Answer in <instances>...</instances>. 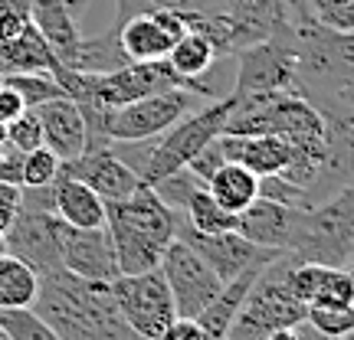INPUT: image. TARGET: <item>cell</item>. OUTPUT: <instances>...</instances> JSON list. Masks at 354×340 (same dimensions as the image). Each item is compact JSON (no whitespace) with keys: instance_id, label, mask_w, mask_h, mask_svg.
Returning a JSON list of instances; mask_svg holds the SVG:
<instances>
[{"instance_id":"6da1fadb","label":"cell","mask_w":354,"mask_h":340,"mask_svg":"<svg viewBox=\"0 0 354 340\" xmlns=\"http://www.w3.org/2000/svg\"><path fill=\"white\" fill-rule=\"evenodd\" d=\"M33 311L59 334V340H145L118 314L112 281L79 278L66 268L39 272Z\"/></svg>"},{"instance_id":"7a4b0ae2","label":"cell","mask_w":354,"mask_h":340,"mask_svg":"<svg viewBox=\"0 0 354 340\" xmlns=\"http://www.w3.org/2000/svg\"><path fill=\"white\" fill-rule=\"evenodd\" d=\"M105 229L122 275L151 272L174 242V210L148 183H138L131 197L105 203Z\"/></svg>"},{"instance_id":"3957f363","label":"cell","mask_w":354,"mask_h":340,"mask_svg":"<svg viewBox=\"0 0 354 340\" xmlns=\"http://www.w3.org/2000/svg\"><path fill=\"white\" fill-rule=\"evenodd\" d=\"M292 262H299L295 252H279L272 262L266 265L259 278L253 281V288L246 294V301L240 304V311L233 317L230 324V334L227 337L233 340H266L269 334H276L282 328H295L302 324L305 314H308V304L299 301L292 294L289 275Z\"/></svg>"},{"instance_id":"277c9868","label":"cell","mask_w":354,"mask_h":340,"mask_svg":"<svg viewBox=\"0 0 354 340\" xmlns=\"http://www.w3.org/2000/svg\"><path fill=\"white\" fill-rule=\"evenodd\" d=\"M299 262L354 268V180L328 200L299 213L292 249Z\"/></svg>"},{"instance_id":"5b68a950","label":"cell","mask_w":354,"mask_h":340,"mask_svg":"<svg viewBox=\"0 0 354 340\" xmlns=\"http://www.w3.org/2000/svg\"><path fill=\"white\" fill-rule=\"evenodd\" d=\"M233 105H236L233 95L210 99V101H203L201 108H194L190 114H184L177 125L167 128L165 134H158L154 151H151V157H148V167H145V174H141V183L151 187L161 177L187 167L210 141L223 134L230 114H233Z\"/></svg>"},{"instance_id":"8992f818","label":"cell","mask_w":354,"mask_h":340,"mask_svg":"<svg viewBox=\"0 0 354 340\" xmlns=\"http://www.w3.org/2000/svg\"><path fill=\"white\" fill-rule=\"evenodd\" d=\"M236 56H240V72L230 92L236 101L266 99V95H302L295 76V50L286 37L263 39Z\"/></svg>"},{"instance_id":"52a82bcc","label":"cell","mask_w":354,"mask_h":340,"mask_svg":"<svg viewBox=\"0 0 354 340\" xmlns=\"http://www.w3.org/2000/svg\"><path fill=\"white\" fill-rule=\"evenodd\" d=\"M201 101H210V99H201L190 88H171V92H161V95H148V99L128 101L122 108H112L109 125H105V144L109 141L158 138L171 125H177L184 114L201 108Z\"/></svg>"},{"instance_id":"ba28073f","label":"cell","mask_w":354,"mask_h":340,"mask_svg":"<svg viewBox=\"0 0 354 340\" xmlns=\"http://www.w3.org/2000/svg\"><path fill=\"white\" fill-rule=\"evenodd\" d=\"M112 298L125 324L145 340H158L161 330L177 317L174 298H171L161 268L138 272V275H118L112 281Z\"/></svg>"},{"instance_id":"9c48e42d","label":"cell","mask_w":354,"mask_h":340,"mask_svg":"<svg viewBox=\"0 0 354 340\" xmlns=\"http://www.w3.org/2000/svg\"><path fill=\"white\" fill-rule=\"evenodd\" d=\"M174 239L190 246L220 275V281H230L233 275H240L243 268L266 265L279 252H286V249H266V246L243 239L236 229H230V232H197L180 213H174Z\"/></svg>"},{"instance_id":"30bf717a","label":"cell","mask_w":354,"mask_h":340,"mask_svg":"<svg viewBox=\"0 0 354 340\" xmlns=\"http://www.w3.org/2000/svg\"><path fill=\"white\" fill-rule=\"evenodd\" d=\"M161 275H165L171 298H174L177 317H194L201 314L207 304L216 298V291L223 288V281L201 255L180 239H174L161 255Z\"/></svg>"},{"instance_id":"8fae6325","label":"cell","mask_w":354,"mask_h":340,"mask_svg":"<svg viewBox=\"0 0 354 340\" xmlns=\"http://www.w3.org/2000/svg\"><path fill=\"white\" fill-rule=\"evenodd\" d=\"M63 229L66 223L56 213L20 210L10 229L3 232V246L10 255L24 259L37 272L63 268Z\"/></svg>"},{"instance_id":"7c38bea8","label":"cell","mask_w":354,"mask_h":340,"mask_svg":"<svg viewBox=\"0 0 354 340\" xmlns=\"http://www.w3.org/2000/svg\"><path fill=\"white\" fill-rule=\"evenodd\" d=\"M59 174L82 180V183H86L88 190H95L105 203L125 200L141 183V177L135 174L122 157H115V151L109 144H92V148H86L79 157L63 161V164H59Z\"/></svg>"},{"instance_id":"4fadbf2b","label":"cell","mask_w":354,"mask_h":340,"mask_svg":"<svg viewBox=\"0 0 354 340\" xmlns=\"http://www.w3.org/2000/svg\"><path fill=\"white\" fill-rule=\"evenodd\" d=\"M122 50L131 63H151V59H165L171 46L187 33L184 17L177 10H145L128 17L125 23L115 26Z\"/></svg>"},{"instance_id":"5bb4252c","label":"cell","mask_w":354,"mask_h":340,"mask_svg":"<svg viewBox=\"0 0 354 340\" xmlns=\"http://www.w3.org/2000/svg\"><path fill=\"white\" fill-rule=\"evenodd\" d=\"M63 268L79 278H92V281H115L122 275L118 262H115L112 236L105 226L95 229H63Z\"/></svg>"},{"instance_id":"9a60e30c","label":"cell","mask_w":354,"mask_h":340,"mask_svg":"<svg viewBox=\"0 0 354 340\" xmlns=\"http://www.w3.org/2000/svg\"><path fill=\"white\" fill-rule=\"evenodd\" d=\"M33 112H37L39 128H43V144H46L59 161H73V157H79V154L86 151V144H88L86 121H82L79 105L69 99V95L43 101Z\"/></svg>"},{"instance_id":"2e32d148","label":"cell","mask_w":354,"mask_h":340,"mask_svg":"<svg viewBox=\"0 0 354 340\" xmlns=\"http://www.w3.org/2000/svg\"><path fill=\"white\" fill-rule=\"evenodd\" d=\"M299 213L302 210L256 197L243 213H236V232L243 239L256 242V246H266V249H292Z\"/></svg>"},{"instance_id":"e0dca14e","label":"cell","mask_w":354,"mask_h":340,"mask_svg":"<svg viewBox=\"0 0 354 340\" xmlns=\"http://www.w3.org/2000/svg\"><path fill=\"white\" fill-rule=\"evenodd\" d=\"M216 141L227 161L250 167L256 177L282 174L292 164V144L279 134H220Z\"/></svg>"},{"instance_id":"ac0fdd59","label":"cell","mask_w":354,"mask_h":340,"mask_svg":"<svg viewBox=\"0 0 354 340\" xmlns=\"http://www.w3.org/2000/svg\"><path fill=\"white\" fill-rule=\"evenodd\" d=\"M56 59L73 72H92V76H105V72H115V69L131 63L122 50V39H118L115 26H109L99 37H79L76 43L56 50Z\"/></svg>"},{"instance_id":"d6986e66","label":"cell","mask_w":354,"mask_h":340,"mask_svg":"<svg viewBox=\"0 0 354 340\" xmlns=\"http://www.w3.org/2000/svg\"><path fill=\"white\" fill-rule=\"evenodd\" d=\"M53 213L63 219L66 226L95 229L105 226V200L95 190H88L76 177L59 174L53 183Z\"/></svg>"},{"instance_id":"ffe728a7","label":"cell","mask_w":354,"mask_h":340,"mask_svg":"<svg viewBox=\"0 0 354 340\" xmlns=\"http://www.w3.org/2000/svg\"><path fill=\"white\" fill-rule=\"evenodd\" d=\"M266 265H250V268H243L240 275H233L230 281H223V288L216 291V298L203 308L201 314H197V324H201V330L207 334V340H220V337H227L230 334L233 317H236L240 304L246 301V294H250V288H253V281L259 278V272H263Z\"/></svg>"},{"instance_id":"44dd1931","label":"cell","mask_w":354,"mask_h":340,"mask_svg":"<svg viewBox=\"0 0 354 340\" xmlns=\"http://www.w3.org/2000/svg\"><path fill=\"white\" fill-rule=\"evenodd\" d=\"M56 52L46 43V37L37 30V23H26L17 37L0 39V72H53Z\"/></svg>"},{"instance_id":"7402d4cb","label":"cell","mask_w":354,"mask_h":340,"mask_svg":"<svg viewBox=\"0 0 354 340\" xmlns=\"http://www.w3.org/2000/svg\"><path fill=\"white\" fill-rule=\"evenodd\" d=\"M207 190H210V197H214L223 210L243 213V210L259 197V177H256L250 167L227 161V164L207 180Z\"/></svg>"},{"instance_id":"603a6c76","label":"cell","mask_w":354,"mask_h":340,"mask_svg":"<svg viewBox=\"0 0 354 340\" xmlns=\"http://www.w3.org/2000/svg\"><path fill=\"white\" fill-rule=\"evenodd\" d=\"M39 291V272L24 259L0 255V308H33Z\"/></svg>"},{"instance_id":"cb8c5ba5","label":"cell","mask_w":354,"mask_h":340,"mask_svg":"<svg viewBox=\"0 0 354 340\" xmlns=\"http://www.w3.org/2000/svg\"><path fill=\"white\" fill-rule=\"evenodd\" d=\"M33 23L46 37V43L53 46V52L76 43L82 33L76 26V17L66 10L63 0H33Z\"/></svg>"},{"instance_id":"d4e9b609","label":"cell","mask_w":354,"mask_h":340,"mask_svg":"<svg viewBox=\"0 0 354 340\" xmlns=\"http://www.w3.org/2000/svg\"><path fill=\"white\" fill-rule=\"evenodd\" d=\"M167 63L174 66L177 76L184 79H201L210 66L216 63V50L214 43L207 37H201V33H194V30H187L184 37L177 39L174 46H171V52L165 56Z\"/></svg>"},{"instance_id":"484cf974","label":"cell","mask_w":354,"mask_h":340,"mask_svg":"<svg viewBox=\"0 0 354 340\" xmlns=\"http://www.w3.org/2000/svg\"><path fill=\"white\" fill-rule=\"evenodd\" d=\"M180 216H184L197 232H230V229H236V213L223 210V206L210 197L207 187H197L190 193L187 203H184V210H180Z\"/></svg>"},{"instance_id":"4316f807","label":"cell","mask_w":354,"mask_h":340,"mask_svg":"<svg viewBox=\"0 0 354 340\" xmlns=\"http://www.w3.org/2000/svg\"><path fill=\"white\" fill-rule=\"evenodd\" d=\"M0 330L10 340H59L33 308H0Z\"/></svg>"},{"instance_id":"83f0119b","label":"cell","mask_w":354,"mask_h":340,"mask_svg":"<svg viewBox=\"0 0 354 340\" xmlns=\"http://www.w3.org/2000/svg\"><path fill=\"white\" fill-rule=\"evenodd\" d=\"M354 304V272L351 268H331L325 265L322 281L315 288V298L308 308H344Z\"/></svg>"},{"instance_id":"f1b7e54d","label":"cell","mask_w":354,"mask_h":340,"mask_svg":"<svg viewBox=\"0 0 354 340\" xmlns=\"http://www.w3.org/2000/svg\"><path fill=\"white\" fill-rule=\"evenodd\" d=\"M3 82L20 92L26 108H37L43 101H53V99H59V95H66L53 72H13V76H3Z\"/></svg>"},{"instance_id":"f546056e","label":"cell","mask_w":354,"mask_h":340,"mask_svg":"<svg viewBox=\"0 0 354 340\" xmlns=\"http://www.w3.org/2000/svg\"><path fill=\"white\" fill-rule=\"evenodd\" d=\"M59 157L46 148V144H39L33 151L24 154V180H20V187H46V183H56V177H59Z\"/></svg>"},{"instance_id":"4dcf8cb0","label":"cell","mask_w":354,"mask_h":340,"mask_svg":"<svg viewBox=\"0 0 354 340\" xmlns=\"http://www.w3.org/2000/svg\"><path fill=\"white\" fill-rule=\"evenodd\" d=\"M259 197H263V200H272V203H282V206H292V210H312L308 193L282 174L259 177Z\"/></svg>"},{"instance_id":"1f68e13d","label":"cell","mask_w":354,"mask_h":340,"mask_svg":"<svg viewBox=\"0 0 354 340\" xmlns=\"http://www.w3.org/2000/svg\"><path fill=\"white\" fill-rule=\"evenodd\" d=\"M197 187H203V180H197V177L187 170V167H180V170H174V174L161 177L158 183H151V190L167 203V206H171V210H174V213H180V210H184L187 197Z\"/></svg>"},{"instance_id":"d6a6232c","label":"cell","mask_w":354,"mask_h":340,"mask_svg":"<svg viewBox=\"0 0 354 340\" xmlns=\"http://www.w3.org/2000/svg\"><path fill=\"white\" fill-rule=\"evenodd\" d=\"M305 324H312L325 337L338 340L348 330H354V304H344V308H308Z\"/></svg>"},{"instance_id":"836d02e7","label":"cell","mask_w":354,"mask_h":340,"mask_svg":"<svg viewBox=\"0 0 354 340\" xmlns=\"http://www.w3.org/2000/svg\"><path fill=\"white\" fill-rule=\"evenodd\" d=\"M305 3L322 26L338 33H354V0H305Z\"/></svg>"},{"instance_id":"e575fe53","label":"cell","mask_w":354,"mask_h":340,"mask_svg":"<svg viewBox=\"0 0 354 340\" xmlns=\"http://www.w3.org/2000/svg\"><path fill=\"white\" fill-rule=\"evenodd\" d=\"M7 144H13L17 151H33L43 144V128H39V118L33 108H26L20 118H13L7 125Z\"/></svg>"},{"instance_id":"d590c367","label":"cell","mask_w":354,"mask_h":340,"mask_svg":"<svg viewBox=\"0 0 354 340\" xmlns=\"http://www.w3.org/2000/svg\"><path fill=\"white\" fill-rule=\"evenodd\" d=\"M26 23H33V0H0V39L17 37Z\"/></svg>"},{"instance_id":"8d00e7d4","label":"cell","mask_w":354,"mask_h":340,"mask_svg":"<svg viewBox=\"0 0 354 340\" xmlns=\"http://www.w3.org/2000/svg\"><path fill=\"white\" fill-rule=\"evenodd\" d=\"M223 164H227V157H223V151H220V141L214 138L201 154H197V157H194V161H190L187 170L197 177V180H203V187H207V180H210Z\"/></svg>"},{"instance_id":"74e56055","label":"cell","mask_w":354,"mask_h":340,"mask_svg":"<svg viewBox=\"0 0 354 340\" xmlns=\"http://www.w3.org/2000/svg\"><path fill=\"white\" fill-rule=\"evenodd\" d=\"M0 180L17 187L24 180V151H17L13 144H0Z\"/></svg>"},{"instance_id":"f35d334b","label":"cell","mask_w":354,"mask_h":340,"mask_svg":"<svg viewBox=\"0 0 354 340\" xmlns=\"http://www.w3.org/2000/svg\"><path fill=\"white\" fill-rule=\"evenodd\" d=\"M20 213V187L0 180V236L10 229V223Z\"/></svg>"},{"instance_id":"ab89813d","label":"cell","mask_w":354,"mask_h":340,"mask_svg":"<svg viewBox=\"0 0 354 340\" xmlns=\"http://www.w3.org/2000/svg\"><path fill=\"white\" fill-rule=\"evenodd\" d=\"M158 340H207V334L201 330V324L194 317H174Z\"/></svg>"},{"instance_id":"60d3db41","label":"cell","mask_w":354,"mask_h":340,"mask_svg":"<svg viewBox=\"0 0 354 340\" xmlns=\"http://www.w3.org/2000/svg\"><path fill=\"white\" fill-rule=\"evenodd\" d=\"M24 112H26V105H24V99H20V92L3 82V86H0V118L10 125L13 118H20Z\"/></svg>"},{"instance_id":"b9f144b4","label":"cell","mask_w":354,"mask_h":340,"mask_svg":"<svg viewBox=\"0 0 354 340\" xmlns=\"http://www.w3.org/2000/svg\"><path fill=\"white\" fill-rule=\"evenodd\" d=\"M318 112H335V114H351L354 118V79L348 82V86L335 95V99L328 101V105H322Z\"/></svg>"},{"instance_id":"7bdbcfd3","label":"cell","mask_w":354,"mask_h":340,"mask_svg":"<svg viewBox=\"0 0 354 340\" xmlns=\"http://www.w3.org/2000/svg\"><path fill=\"white\" fill-rule=\"evenodd\" d=\"M266 340H302V334H299V324H295V328H282L276 334H269Z\"/></svg>"},{"instance_id":"ee69618b","label":"cell","mask_w":354,"mask_h":340,"mask_svg":"<svg viewBox=\"0 0 354 340\" xmlns=\"http://www.w3.org/2000/svg\"><path fill=\"white\" fill-rule=\"evenodd\" d=\"M299 334H302V340H331V337H325V334H318L315 328H312V324H299Z\"/></svg>"},{"instance_id":"f6af8a7d","label":"cell","mask_w":354,"mask_h":340,"mask_svg":"<svg viewBox=\"0 0 354 340\" xmlns=\"http://www.w3.org/2000/svg\"><path fill=\"white\" fill-rule=\"evenodd\" d=\"M0 144H7V121L0 118Z\"/></svg>"},{"instance_id":"bcb514c9","label":"cell","mask_w":354,"mask_h":340,"mask_svg":"<svg viewBox=\"0 0 354 340\" xmlns=\"http://www.w3.org/2000/svg\"><path fill=\"white\" fill-rule=\"evenodd\" d=\"M338 340H354V330H348V334H344V337H338Z\"/></svg>"},{"instance_id":"7dc6e473","label":"cell","mask_w":354,"mask_h":340,"mask_svg":"<svg viewBox=\"0 0 354 340\" xmlns=\"http://www.w3.org/2000/svg\"><path fill=\"white\" fill-rule=\"evenodd\" d=\"M3 252H7V246H3V236H0V255H3Z\"/></svg>"},{"instance_id":"c3c4849f","label":"cell","mask_w":354,"mask_h":340,"mask_svg":"<svg viewBox=\"0 0 354 340\" xmlns=\"http://www.w3.org/2000/svg\"><path fill=\"white\" fill-rule=\"evenodd\" d=\"M0 340H10V337H7V334H3V330H0Z\"/></svg>"},{"instance_id":"681fc988","label":"cell","mask_w":354,"mask_h":340,"mask_svg":"<svg viewBox=\"0 0 354 340\" xmlns=\"http://www.w3.org/2000/svg\"><path fill=\"white\" fill-rule=\"evenodd\" d=\"M0 86H3V72H0Z\"/></svg>"},{"instance_id":"f907efd6","label":"cell","mask_w":354,"mask_h":340,"mask_svg":"<svg viewBox=\"0 0 354 340\" xmlns=\"http://www.w3.org/2000/svg\"><path fill=\"white\" fill-rule=\"evenodd\" d=\"M220 340H233V337H220Z\"/></svg>"}]
</instances>
